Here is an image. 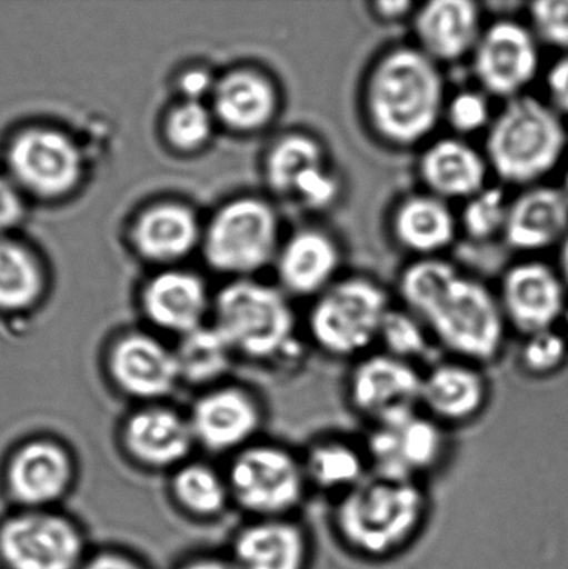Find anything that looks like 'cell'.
<instances>
[{
  "mask_svg": "<svg viewBox=\"0 0 568 569\" xmlns=\"http://www.w3.org/2000/svg\"><path fill=\"white\" fill-rule=\"evenodd\" d=\"M417 48L436 63L472 53L482 33L480 6L471 0H431L413 14Z\"/></svg>",
  "mask_w": 568,
  "mask_h": 569,
  "instance_id": "23",
  "label": "cell"
},
{
  "mask_svg": "<svg viewBox=\"0 0 568 569\" xmlns=\"http://www.w3.org/2000/svg\"><path fill=\"white\" fill-rule=\"evenodd\" d=\"M141 303L150 323L178 338L203 327L213 309L205 282L191 272L178 270L153 277L142 290Z\"/></svg>",
  "mask_w": 568,
  "mask_h": 569,
  "instance_id": "25",
  "label": "cell"
},
{
  "mask_svg": "<svg viewBox=\"0 0 568 569\" xmlns=\"http://www.w3.org/2000/svg\"><path fill=\"white\" fill-rule=\"evenodd\" d=\"M181 382L206 387L230 370L236 357L231 346L213 323L183 335L175 348Z\"/></svg>",
  "mask_w": 568,
  "mask_h": 569,
  "instance_id": "32",
  "label": "cell"
},
{
  "mask_svg": "<svg viewBox=\"0 0 568 569\" xmlns=\"http://www.w3.org/2000/svg\"><path fill=\"white\" fill-rule=\"evenodd\" d=\"M213 326L236 356L259 362H293L302 359L297 316L287 293L270 284L237 280L213 300Z\"/></svg>",
  "mask_w": 568,
  "mask_h": 569,
  "instance_id": "3",
  "label": "cell"
},
{
  "mask_svg": "<svg viewBox=\"0 0 568 569\" xmlns=\"http://www.w3.org/2000/svg\"><path fill=\"white\" fill-rule=\"evenodd\" d=\"M176 569H238L230 557L197 556L181 562Z\"/></svg>",
  "mask_w": 568,
  "mask_h": 569,
  "instance_id": "45",
  "label": "cell"
},
{
  "mask_svg": "<svg viewBox=\"0 0 568 569\" xmlns=\"http://www.w3.org/2000/svg\"><path fill=\"white\" fill-rule=\"evenodd\" d=\"M471 56L472 71L484 92L506 102L521 97L538 74L537 38L519 21H495L482 30Z\"/></svg>",
  "mask_w": 568,
  "mask_h": 569,
  "instance_id": "15",
  "label": "cell"
},
{
  "mask_svg": "<svg viewBox=\"0 0 568 569\" xmlns=\"http://www.w3.org/2000/svg\"><path fill=\"white\" fill-rule=\"evenodd\" d=\"M444 356L491 367L502 359L510 329L498 296L475 278L456 274L415 315Z\"/></svg>",
  "mask_w": 568,
  "mask_h": 569,
  "instance_id": "4",
  "label": "cell"
},
{
  "mask_svg": "<svg viewBox=\"0 0 568 569\" xmlns=\"http://www.w3.org/2000/svg\"><path fill=\"white\" fill-rule=\"evenodd\" d=\"M372 472L428 485L444 472L455 451L454 431L421 409L366 428Z\"/></svg>",
  "mask_w": 568,
  "mask_h": 569,
  "instance_id": "8",
  "label": "cell"
},
{
  "mask_svg": "<svg viewBox=\"0 0 568 569\" xmlns=\"http://www.w3.org/2000/svg\"><path fill=\"white\" fill-rule=\"evenodd\" d=\"M391 298L371 278L337 280L317 296L306 318V342L327 359L353 362L378 349Z\"/></svg>",
  "mask_w": 568,
  "mask_h": 569,
  "instance_id": "6",
  "label": "cell"
},
{
  "mask_svg": "<svg viewBox=\"0 0 568 569\" xmlns=\"http://www.w3.org/2000/svg\"><path fill=\"white\" fill-rule=\"evenodd\" d=\"M491 401L486 367L450 356L422 367L420 409L450 431L476 423Z\"/></svg>",
  "mask_w": 568,
  "mask_h": 569,
  "instance_id": "14",
  "label": "cell"
},
{
  "mask_svg": "<svg viewBox=\"0 0 568 569\" xmlns=\"http://www.w3.org/2000/svg\"><path fill=\"white\" fill-rule=\"evenodd\" d=\"M547 87L556 113L568 116V54L549 70Z\"/></svg>",
  "mask_w": 568,
  "mask_h": 569,
  "instance_id": "41",
  "label": "cell"
},
{
  "mask_svg": "<svg viewBox=\"0 0 568 569\" xmlns=\"http://www.w3.org/2000/svg\"><path fill=\"white\" fill-rule=\"evenodd\" d=\"M226 477L233 503L256 518L295 517L310 495L300 453L278 443L239 450Z\"/></svg>",
  "mask_w": 568,
  "mask_h": 569,
  "instance_id": "7",
  "label": "cell"
},
{
  "mask_svg": "<svg viewBox=\"0 0 568 569\" xmlns=\"http://www.w3.org/2000/svg\"><path fill=\"white\" fill-rule=\"evenodd\" d=\"M431 516L428 485L371 472L330 503L328 526L339 548L356 560L387 562L419 542Z\"/></svg>",
  "mask_w": 568,
  "mask_h": 569,
  "instance_id": "1",
  "label": "cell"
},
{
  "mask_svg": "<svg viewBox=\"0 0 568 569\" xmlns=\"http://www.w3.org/2000/svg\"><path fill=\"white\" fill-rule=\"evenodd\" d=\"M80 569H149L132 556L116 550H103L87 557Z\"/></svg>",
  "mask_w": 568,
  "mask_h": 569,
  "instance_id": "42",
  "label": "cell"
},
{
  "mask_svg": "<svg viewBox=\"0 0 568 569\" xmlns=\"http://www.w3.org/2000/svg\"><path fill=\"white\" fill-rule=\"evenodd\" d=\"M266 180L278 197L308 211L330 209L342 193L341 178L325 144L303 132L289 133L271 148Z\"/></svg>",
  "mask_w": 568,
  "mask_h": 569,
  "instance_id": "12",
  "label": "cell"
},
{
  "mask_svg": "<svg viewBox=\"0 0 568 569\" xmlns=\"http://www.w3.org/2000/svg\"><path fill=\"white\" fill-rule=\"evenodd\" d=\"M310 493L330 503L350 492L372 472L363 438L326 432L310 440L300 453Z\"/></svg>",
  "mask_w": 568,
  "mask_h": 569,
  "instance_id": "22",
  "label": "cell"
},
{
  "mask_svg": "<svg viewBox=\"0 0 568 569\" xmlns=\"http://www.w3.org/2000/svg\"><path fill=\"white\" fill-rule=\"evenodd\" d=\"M416 4L410 0H378V2L370 4L371 14L378 21L382 22H398L413 16Z\"/></svg>",
  "mask_w": 568,
  "mask_h": 569,
  "instance_id": "43",
  "label": "cell"
},
{
  "mask_svg": "<svg viewBox=\"0 0 568 569\" xmlns=\"http://www.w3.org/2000/svg\"><path fill=\"white\" fill-rule=\"evenodd\" d=\"M106 367L114 387L133 400H163L181 382L175 349L153 335L128 332L110 345Z\"/></svg>",
  "mask_w": 568,
  "mask_h": 569,
  "instance_id": "17",
  "label": "cell"
},
{
  "mask_svg": "<svg viewBox=\"0 0 568 569\" xmlns=\"http://www.w3.org/2000/svg\"><path fill=\"white\" fill-rule=\"evenodd\" d=\"M422 367L375 350L350 362L343 401L366 428L420 409Z\"/></svg>",
  "mask_w": 568,
  "mask_h": 569,
  "instance_id": "11",
  "label": "cell"
},
{
  "mask_svg": "<svg viewBox=\"0 0 568 569\" xmlns=\"http://www.w3.org/2000/svg\"><path fill=\"white\" fill-rule=\"evenodd\" d=\"M361 103L367 124L381 142L416 147L444 117L442 72L417 47L388 49L367 72Z\"/></svg>",
  "mask_w": 568,
  "mask_h": 569,
  "instance_id": "2",
  "label": "cell"
},
{
  "mask_svg": "<svg viewBox=\"0 0 568 569\" xmlns=\"http://www.w3.org/2000/svg\"><path fill=\"white\" fill-rule=\"evenodd\" d=\"M558 328L560 329L561 333L565 335V338L567 339V342H568V305L566 307L564 317H561Z\"/></svg>",
  "mask_w": 568,
  "mask_h": 569,
  "instance_id": "47",
  "label": "cell"
},
{
  "mask_svg": "<svg viewBox=\"0 0 568 569\" xmlns=\"http://www.w3.org/2000/svg\"><path fill=\"white\" fill-rule=\"evenodd\" d=\"M561 189H564V192H565V194H566V197L568 199V171H567V174H566L565 187L561 188Z\"/></svg>",
  "mask_w": 568,
  "mask_h": 569,
  "instance_id": "48",
  "label": "cell"
},
{
  "mask_svg": "<svg viewBox=\"0 0 568 569\" xmlns=\"http://www.w3.org/2000/svg\"><path fill=\"white\" fill-rule=\"evenodd\" d=\"M568 233V199L564 189L530 187L509 203L502 237L506 244L520 252H537Z\"/></svg>",
  "mask_w": 568,
  "mask_h": 569,
  "instance_id": "26",
  "label": "cell"
},
{
  "mask_svg": "<svg viewBox=\"0 0 568 569\" xmlns=\"http://www.w3.org/2000/svg\"><path fill=\"white\" fill-rule=\"evenodd\" d=\"M528 16L537 41L568 49V0H538L528 8Z\"/></svg>",
  "mask_w": 568,
  "mask_h": 569,
  "instance_id": "39",
  "label": "cell"
},
{
  "mask_svg": "<svg viewBox=\"0 0 568 569\" xmlns=\"http://www.w3.org/2000/svg\"><path fill=\"white\" fill-rule=\"evenodd\" d=\"M74 478L70 451L50 438L17 446L3 468L6 492L20 510H52L70 492Z\"/></svg>",
  "mask_w": 568,
  "mask_h": 569,
  "instance_id": "16",
  "label": "cell"
},
{
  "mask_svg": "<svg viewBox=\"0 0 568 569\" xmlns=\"http://www.w3.org/2000/svg\"><path fill=\"white\" fill-rule=\"evenodd\" d=\"M205 259L211 269L249 276L276 261L280 250V222L263 200L243 198L222 206L202 237Z\"/></svg>",
  "mask_w": 568,
  "mask_h": 569,
  "instance_id": "9",
  "label": "cell"
},
{
  "mask_svg": "<svg viewBox=\"0 0 568 569\" xmlns=\"http://www.w3.org/2000/svg\"><path fill=\"white\" fill-rule=\"evenodd\" d=\"M180 87L186 100L200 102L206 93H213L216 83H211L208 72L192 70L181 77Z\"/></svg>",
  "mask_w": 568,
  "mask_h": 569,
  "instance_id": "44",
  "label": "cell"
},
{
  "mask_svg": "<svg viewBox=\"0 0 568 569\" xmlns=\"http://www.w3.org/2000/svg\"><path fill=\"white\" fill-rule=\"evenodd\" d=\"M276 266L283 292L316 299L337 281L341 250L327 232L305 228L278 250Z\"/></svg>",
  "mask_w": 568,
  "mask_h": 569,
  "instance_id": "24",
  "label": "cell"
},
{
  "mask_svg": "<svg viewBox=\"0 0 568 569\" xmlns=\"http://www.w3.org/2000/svg\"><path fill=\"white\" fill-rule=\"evenodd\" d=\"M436 345L425 323L403 307L393 306L382 323L378 350L425 367Z\"/></svg>",
  "mask_w": 568,
  "mask_h": 569,
  "instance_id": "34",
  "label": "cell"
},
{
  "mask_svg": "<svg viewBox=\"0 0 568 569\" xmlns=\"http://www.w3.org/2000/svg\"><path fill=\"white\" fill-rule=\"evenodd\" d=\"M566 143L564 122L552 106L521 94L508 100L489 124L486 159L500 180L532 186L558 166Z\"/></svg>",
  "mask_w": 568,
  "mask_h": 569,
  "instance_id": "5",
  "label": "cell"
},
{
  "mask_svg": "<svg viewBox=\"0 0 568 569\" xmlns=\"http://www.w3.org/2000/svg\"><path fill=\"white\" fill-rule=\"evenodd\" d=\"M215 114L202 102L183 100L167 116L165 133L167 141L181 152H191L205 147L213 132Z\"/></svg>",
  "mask_w": 568,
  "mask_h": 569,
  "instance_id": "37",
  "label": "cell"
},
{
  "mask_svg": "<svg viewBox=\"0 0 568 569\" xmlns=\"http://www.w3.org/2000/svg\"><path fill=\"white\" fill-rule=\"evenodd\" d=\"M497 296L510 332L520 338L558 328L568 305L564 278L538 261L506 271Z\"/></svg>",
  "mask_w": 568,
  "mask_h": 569,
  "instance_id": "19",
  "label": "cell"
},
{
  "mask_svg": "<svg viewBox=\"0 0 568 569\" xmlns=\"http://www.w3.org/2000/svg\"><path fill=\"white\" fill-rule=\"evenodd\" d=\"M170 490L182 511L202 520L219 517L232 501L227 477L206 462L187 461L178 467Z\"/></svg>",
  "mask_w": 568,
  "mask_h": 569,
  "instance_id": "33",
  "label": "cell"
},
{
  "mask_svg": "<svg viewBox=\"0 0 568 569\" xmlns=\"http://www.w3.org/2000/svg\"><path fill=\"white\" fill-rule=\"evenodd\" d=\"M26 193L11 180L8 172H0V236L19 226L26 216Z\"/></svg>",
  "mask_w": 568,
  "mask_h": 569,
  "instance_id": "40",
  "label": "cell"
},
{
  "mask_svg": "<svg viewBox=\"0 0 568 569\" xmlns=\"http://www.w3.org/2000/svg\"><path fill=\"white\" fill-rule=\"evenodd\" d=\"M8 176L26 194L58 199L74 191L81 181L83 161L80 149L66 133L33 127L11 139Z\"/></svg>",
  "mask_w": 568,
  "mask_h": 569,
  "instance_id": "13",
  "label": "cell"
},
{
  "mask_svg": "<svg viewBox=\"0 0 568 569\" xmlns=\"http://www.w3.org/2000/svg\"><path fill=\"white\" fill-rule=\"evenodd\" d=\"M230 559L238 569H309L313 540L295 517L256 518L233 537Z\"/></svg>",
  "mask_w": 568,
  "mask_h": 569,
  "instance_id": "21",
  "label": "cell"
},
{
  "mask_svg": "<svg viewBox=\"0 0 568 569\" xmlns=\"http://www.w3.org/2000/svg\"><path fill=\"white\" fill-rule=\"evenodd\" d=\"M43 292V270L36 256L13 239L0 236V312L30 310Z\"/></svg>",
  "mask_w": 568,
  "mask_h": 569,
  "instance_id": "31",
  "label": "cell"
},
{
  "mask_svg": "<svg viewBox=\"0 0 568 569\" xmlns=\"http://www.w3.org/2000/svg\"><path fill=\"white\" fill-rule=\"evenodd\" d=\"M197 216L177 203H161L145 210L131 230L133 248L155 263H172L192 252L202 242Z\"/></svg>",
  "mask_w": 568,
  "mask_h": 569,
  "instance_id": "28",
  "label": "cell"
},
{
  "mask_svg": "<svg viewBox=\"0 0 568 569\" xmlns=\"http://www.w3.org/2000/svg\"><path fill=\"white\" fill-rule=\"evenodd\" d=\"M417 167L428 193L445 202L470 199L487 187V159L458 138H444L430 144Z\"/></svg>",
  "mask_w": 568,
  "mask_h": 569,
  "instance_id": "27",
  "label": "cell"
},
{
  "mask_svg": "<svg viewBox=\"0 0 568 569\" xmlns=\"http://www.w3.org/2000/svg\"><path fill=\"white\" fill-rule=\"evenodd\" d=\"M516 362L527 378L549 379L568 365V342L559 328L545 329L520 338Z\"/></svg>",
  "mask_w": 568,
  "mask_h": 569,
  "instance_id": "35",
  "label": "cell"
},
{
  "mask_svg": "<svg viewBox=\"0 0 568 569\" xmlns=\"http://www.w3.org/2000/svg\"><path fill=\"white\" fill-rule=\"evenodd\" d=\"M445 120L455 132L470 136L491 124V109L486 94L478 91H461L447 102Z\"/></svg>",
  "mask_w": 568,
  "mask_h": 569,
  "instance_id": "38",
  "label": "cell"
},
{
  "mask_svg": "<svg viewBox=\"0 0 568 569\" xmlns=\"http://www.w3.org/2000/svg\"><path fill=\"white\" fill-rule=\"evenodd\" d=\"M213 114L236 132H253L270 124L278 109L275 86L253 71H236L216 83Z\"/></svg>",
  "mask_w": 568,
  "mask_h": 569,
  "instance_id": "30",
  "label": "cell"
},
{
  "mask_svg": "<svg viewBox=\"0 0 568 569\" xmlns=\"http://www.w3.org/2000/svg\"><path fill=\"white\" fill-rule=\"evenodd\" d=\"M121 445L137 465L175 471L186 465L197 442L188 416L170 407L149 405L127 417Z\"/></svg>",
  "mask_w": 568,
  "mask_h": 569,
  "instance_id": "20",
  "label": "cell"
},
{
  "mask_svg": "<svg viewBox=\"0 0 568 569\" xmlns=\"http://www.w3.org/2000/svg\"><path fill=\"white\" fill-rule=\"evenodd\" d=\"M391 227L400 248L421 259L434 258L448 249L458 233L452 210L431 193L402 199L393 211Z\"/></svg>",
  "mask_w": 568,
  "mask_h": 569,
  "instance_id": "29",
  "label": "cell"
},
{
  "mask_svg": "<svg viewBox=\"0 0 568 569\" xmlns=\"http://www.w3.org/2000/svg\"><path fill=\"white\" fill-rule=\"evenodd\" d=\"M560 270L561 278H564L565 283H568V233L567 237L564 239V242H561Z\"/></svg>",
  "mask_w": 568,
  "mask_h": 569,
  "instance_id": "46",
  "label": "cell"
},
{
  "mask_svg": "<svg viewBox=\"0 0 568 569\" xmlns=\"http://www.w3.org/2000/svg\"><path fill=\"white\" fill-rule=\"evenodd\" d=\"M86 539L77 523L52 510H19L0 521L4 569H80Z\"/></svg>",
  "mask_w": 568,
  "mask_h": 569,
  "instance_id": "10",
  "label": "cell"
},
{
  "mask_svg": "<svg viewBox=\"0 0 568 569\" xmlns=\"http://www.w3.org/2000/svg\"><path fill=\"white\" fill-rule=\"evenodd\" d=\"M263 409L241 387L209 388L195 401L188 420L195 442L210 453H238L252 445L263 423Z\"/></svg>",
  "mask_w": 568,
  "mask_h": 569,
  "instance_id": "18",
  "label": "cell"
},
{
  "mask_svg": "<svg viewBox=\"0 0 568 569\" xmlns=\"http://www.w3.org/2000/svg\"><path fill=\"white\" fill-rule=\"evenodd\" d=\"M502 188L486 187L466 200L460 226L471 241L484 242L502 236L509 210Z\"/></svg>",
  "mask_w": 568,
  "mask_h": 569,
  "instance_id": "36",
  "label": "cell"
}]
</instances>
